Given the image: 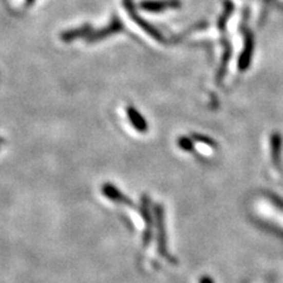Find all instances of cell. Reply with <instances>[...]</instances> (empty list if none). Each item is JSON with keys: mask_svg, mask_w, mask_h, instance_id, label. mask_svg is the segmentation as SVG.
<instances>
[{"mask_svg": "<svg viewBox=\"0 0 283 283\" xmlns=\"http://www.w3.org/2000/svg\"><path fill=\"white\" fill-rule=\"evenodd\" d=\"M130 115L134 116V123H135V125L138 127V129H145L144 121H143V118L141 117V116H138L136 111L130 110Z\"/></svg>", "mask_w": 283, "mask_h": 283, "instance_id": "cell-1", "label": "cell"}, {"mask_svg": "<svg viewBox=\"0 0 283 283\" xmlns=\"http://www.w3.org/2000/svg\"><path fill=\"white\" fill-rule=\"evenodd\" d=\"M27 2H29L31 4V3H33V0H27Z\"/></svg>", "mask_w": 283, "mask_h": 283, "instance_id": "cell-2", "label": "cell"}, {"mask_svg": "<svg viewBox=\"0 0 283 283\" xmlns=\"http://www.w3.org/2000/svg\"><path fill=\"white\" fill-rule=\"evenodd\" d=\"M0 145H2V138H0Z\"/></svg>", "mask_w": 283, "mask_h": 283, "instance_id": "cell-3", "label": "cell"}]
</instances>
